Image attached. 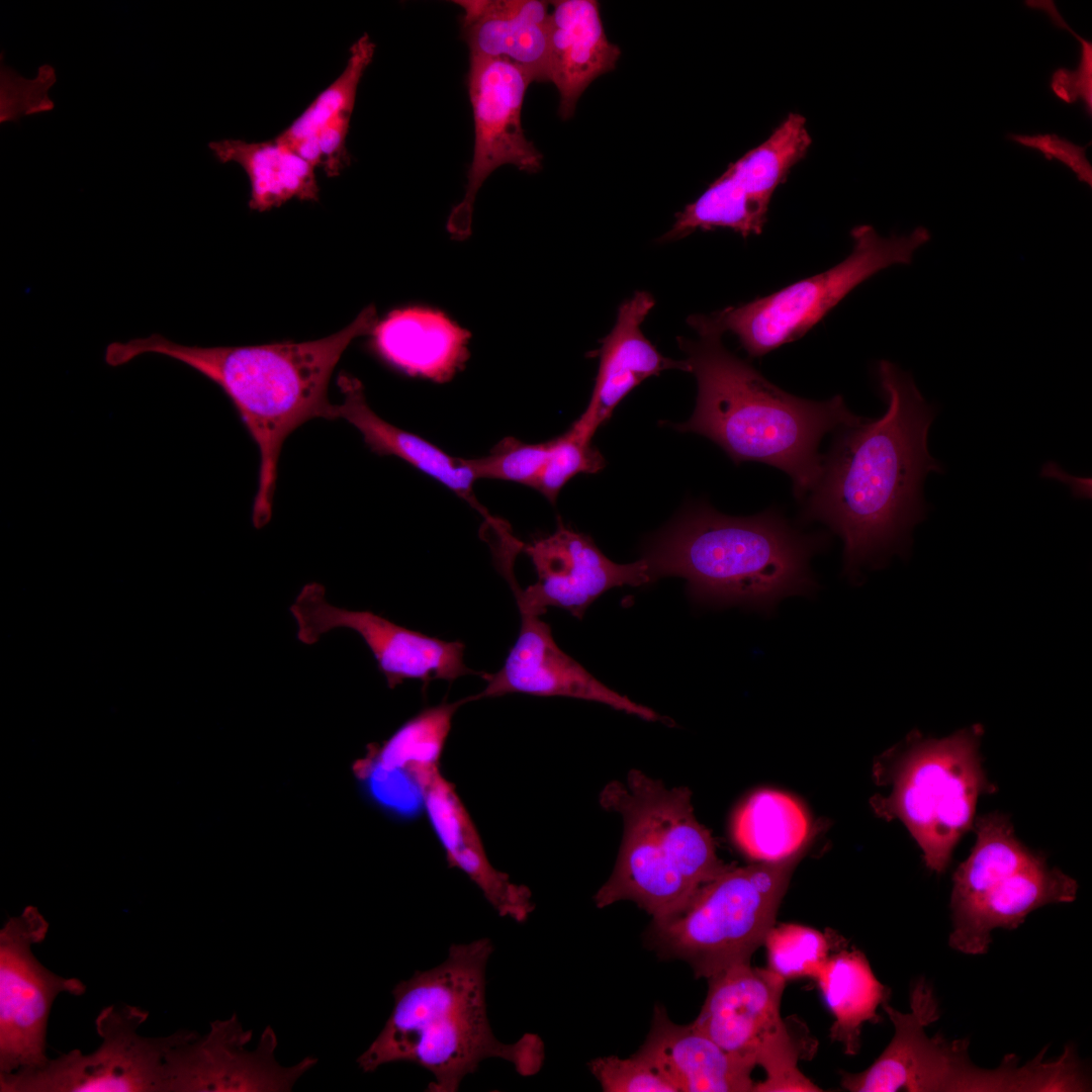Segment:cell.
Returning <instances> with one entry per match:
<instances>
[{"mask_svg":"<svg viewBox=\"0 0 1092 1092\" xmlns=\"http://www.w3.org/2000/svg\"><path fill=\"white\" fill-rule=\"evenodd\" d=\"M876 373L885 413L837 430L803 499V520L823 523L842 539L844 573L853 581L864 567L908 555L911 531L926 514L923 481L942 470L927 448L933 405L892 362L880 361Z\"/></svg>","mask_w":1092,"mask_h":1092,"instance_id":"1","label":"cell"},{"mask_svg":"<svg viewBox=\"0 0 1092 1092\" xmlns=\"http://www.w3.org/2000/svg\"><path fill=\"white\" fill-rule=\"evenodd\" d=\"M377 323L373 305L345 329L308 342L256 346L198 347L175 343L160 334L107 345L104 361L112 367L156 354L194 369L229 397L258 447L260 466L252 521L256 528L271 519L278 461L286 438L307 421L336 420L329 399L331 376L351 342L370 335Z\"/></svg>","mask_w":1092,"mask_h":1092,"instance_id":"2","label":"cell"},{"mask_svg":"<svg viewBox=\"0 0 1092 1092\" xmlns=\"http://www.w3.org/2000/svg\"><path fill=\"white\" fill-rule=\"evenodd\" d=\"M689 324L699 338H678V344L697 380L696 407L688 421L671 426L710 439L736 464L781 469L792 479L795 496L804 499L822 471V438L862 418L840 395L816 401L786 392L729 352L722 334L694 315Z\"/></svg>","mask_w":1092,"mask_h":1092,"instance_id":"3","label":"cell"},{"mask_svg":"<svg viewBox=\"0 0 1092 1092\" xmlns=\"http://www.w3.org/2000/svg\"><path fill=\"white\" fill-rule=\"evenodd\" d=\"M492 952L486 937L453 943L442 964L396 984L392 1011L357 1059L360 1069L374 1072L395 1062L418 1065L433 1076L429 1092H456L464 1077L491 1058L511 1063L524 1076L538 1072L543 1045L537 1036L525 1034L505 1043L490 1027L485 972Z\"/></svg>","mask_w":1092,"mask_h":1092,"instance_id":"4","label":"cell"},{"mask_svg":"<svg viewBox=\"0 0 1092 1092\" xmlns=\"http://www.w3.org/2000/svg\"><path fill=\"white\" fill-rule=\"evenodd\" d=\"M827 541L798 531L777 510L733 517L697 504L648 541L643 559L652 581L680 576L698 602L769 612L781 599L816 588L809 560Z\"/></svg>","mask_w":1092,"mask_h":1092,"instance_id":"5","label":"cell"},{"mask_svg":"<svg viewBox=\"0 0 1092 1092\" xmlns=\"http://www.w3.org/2000/svg\"><path fill=\"white\" fill-rule=\"evenodd\" d=\"M691 798L688 788L668 789L638 769L628 772L626 783L613 781L602 790L601 806L622 816L624 832L614 871L595 895L599 908L632 901L653 920L662 919L731 867L718 857Z\"/></svg>","mask_w":1092,"mask_h":1092,"instance_id":"6","label":"cell"},{"mask_svg":"<svg viewBox=\"0 0 1092 1092\" xmlns=\"http://www.w3.org/2000/svg\"><path fill=\"white\" fill-rule=\"evenodd\" d=\"M983 734L980 724L943 738L913 731L877 764V779L891 792L872 801L875 811L903 822L933 873L946 871L956 846L973 829L979 798L997 791L983 766Z\"/></svg>","mask_w":1092,"mask_h":1092,"instance_id":"7","label":"cell"},{"mask_svg":"<svg viewBox=\"0 0 1092 1092\" xmlns=\"http://www.w3.org/2000/svg\"><path fill=\"white\" fill-rule=\"evenodd\" d=\"M972 830L975 844L952 875L948 943L953 949L985 953L994 929H1015L1032 911L1076 899V880L1023 844L1005 814L978 816Z\"/></svg>","mask_w":1092,"mask_h":1092,"instance_id":"8","label":"cell"},{"mask_svg":"<svg viewBox=\"0 0 1092 1092\" xmlns=\"http://www.w3.org/2000/svg\"><path fill=\"white\" fill-rule=\"evenodd\" d=\"M797 856L730 867L703 886L679 911L653 920L651 937L665 956L686 961L697 977L711 978L750 963L776 924Z\"/></svg>","mask_w":1092,"mask_h":1092,"instance_id":"9","label":"cell"},{"mask_svg":"<svg viewBox=\"0 0 1092 1092\" xmlns=\"http://www.w3.org/2000/svg\"><path fill=\"white\" fill-rule=\"evenodd\" d=\"M850 236L851 253L827 271L750 302L697 317L722 335L732 333L749 356L761 357L803 337L873 275L893 265L910 264L914 253L930 240L924 226L907 235L882 237L872 225L860 224Z\"/></svg>","mask_w":1092,"mask_h":1092,"instance_id":"10","label":"cell"},{"mask_svg":"<svg viewBox=\"0 0 1092 1092\" xmlns=\"http://www.w3.org/2000/svg\"><path fill=\"white\" fill-rule=\"evenodd\" d=\"M704 1005L692 1024L765 1080L754 1091H820L798 1068L800 1041L781 1016L786 980L770 971L738 964L709 978Z\"/></svg>","mask_w":1092,"mask_h":1092,"instance_id":"11","label":"cell"},{"mask_svg":"<svg viewBox=\"0 0 1092 1092\" xmlns=\"http://www.w3.org/2000/svg\"><path fill=\"white\" fill-rule=\"evenodd\" d=\"M149 1012L107 1006L95 1019L100 1045L73 1050L42 1067L0 1073L1 1092H165V1057L176 1032L146 1037L138 1029Z\"/></svg>","mask_w":1092,"mask_h":1092,"instance_id":"12","label":"cell"},{"mask_svg":"<svg viewBox=\"0 0 1092 1092\" xmlns=\"http://www.w3.org/2000/svg\"><path fill=\"white\" fill-rule=\"evenodd\" d=\"M48 931L49 922L32 905L0 930V1073L47 1064V1025L56 997L86 991L82 981L51 972L32 953Z\"/></svg>","mask_w":1092,"mask_h":1092,"instance_id":"13","label":"cell"},{"mask_svg":"<svg viewBox=\"0 0 1092 1092\" xmlns=\"http://www.w3.org/2000/svg\"><path fill=\"white\" fill-rule=\"evenodd\" d=\"M533 81L517 65L469 56L467 88L474 119L473 157L465 194L451 211L447 231L455 240L471 233L476 194L486 178L503 165L529 173L542 168L543 155L523 130L521 111Z\"/></svg>","mask_w":1092,"mask_h":1092,"instance_id":"14","label":"cell"},{"mask_svg":"<svg viewBox=\"0 0 1092 1092\" xmlns=\"http://www.w3.org/2000/svg\"><path fill=\"white\" fill-rule=\"evenodd\" d=\"M810 145L805 118L790 113L764 142L731 164L698 199L675 215L663 241L716 228L731 229L743 237L761 234L775 190Z\"/></svg>","mask_w":1092,"mask_h":1092,"instance_id":"15","label":"cell"},{"mask_svg":"<svg viewBox=\"0 0 1092 1092\" xmlns=\"http://www.w3.org/2000/svg\"><path fill=\"white\" fill-rule=\"evenodd\" d=\"M289 611L296 621L297 639L304 644H314L324 634L339 628L359 634L389 689L406 679L421 680L427 687L434 679L451 682L466 674H482L465 665L464 644L460 641L430 637L371 611L333 606L326 600L325 586L318 582L304 584Z\"/></svg>","mask_w":1092,"mask_h":1092,"instance_id":"16","label":"cell"},{"mask_svg":"<svg viewBox=\"0 0 1092 1092\" xmlns=\"http://www.w3.org/2000/svg\"><path fill=\"white\" fill-rule=\"evenodd\" d=\"M252 1036L236 1014L211 1022L204 1036L177 1031L165 1057V1092L290 1091L317 1062L306 1057L292 1067H281L274 1058L277 1037L272 1027L265 1028L257 1050L250 1052L245 1046Z\"/></svg>","mask_w":1092,"mask_h":1092,"instance_id":"17","label":"cell"},{"mask_svg":"<svg viewBox=\"0 0 1092 1092\" xmlns=\"http://www.w3.org/2000/svg\"><path fill=\"white\" fill-rule=\"evenodd\" d=\"M537 573V581L522 589L511 584L520 613L540 616L549 607L582 618L585 610L607 590L639 586L652 581L646 561L641 558L620 564L609 559L588 535L565 527L559 520L556 530L525 544Z\"/></svg>","mask_w":1092,"mask_h":1092,"instance_id":"18","label":"cell"},{"mask_svg":"<svg viewBox=\"0 0 1092 1092\" xmlns=\"http://www.w3.org/2000/svg\"><path fill=\"white\" fill-rule=\"evenodd\" d=\"M518 638L504 665L482 672L486 686L469 701L522 693L538 697H567L598 702L647 721H663L656 712L637 704L592 675L555 643L551 628L539 616L520 613Z\"/></svg>","mask_w":1092,"mask_h":1092,"instance_id":"19","label":"cell"},{"mask_svg":"<svg viewBox=\"0 0 1092 1092\" xmlns=\"http://www.w3.org/2000/svg\"><path fill=\"white\" fill-rule=\"evenodd\" d=\"M655 304L647 291H637L619 307L615 326L592 356L599 358L594 390L582 415L571 425L592 440L618 404L640 383L670 369L688 371L686 360L661 355L641 326Z\"/></svg>","mask_w":1092,"mask_h":1092,"instance_id":"20","label":"cell"},{"mask_svg":"<svg viewBox=\"0 0 1092 1092\" xmlns=\"http://www.w3.org/2000/svg\"><path fill=\"white\" fill-rule=\"evenodd\" d=\"M469 56L510 62L534 82L549 81L550 2L460 0Z\"/></svg>","mask_w":1092,"mask_h":1092,"instance_id":"21","label":"cell"},{"mask_svg":"<svg viewBox=\"0 0 1092 1092\" xmlns=\"http://www.w3.org/2000/svg\"><path fill=\"white\" fill-rule=\"evenodd\" d=\"M682 1092L754 1091L752 1066L727 1053L692 1023L672 1022L656 1007L650 1031L637 1052Z\"/></svg>","mask_w":1092,"mask_h":1092,"instance_id":"22","label":"cell"},{"mask_svg":"<svg viewBox=\"0 0 1092 1092\" xmlns=\"http://www.w3.org/2000/svg\"><path fill=\"white\" fill-rule=\"evenodd\" d=\"M370 335L373 350L386 363L435 382L450 380L469 357V333L430 307L394 309L376 323Z\"/></svg>","mask_w":1092,"mask_h":1092,"instance_id":"23","label":"cell"},{"mask_svg":"<svg viewBox=\"0 0 1092 1092\" xmlns=\"http://www.w3.org/2000/svg\"><path fill=\"white\" fill-rule=\"evenodd\" d=\"M550 4L549 82L559 92V116L569 119L587 86L616 68L621 51L605 34L597 1Z\"/></svg>","mask_w":1092,"mask_h":1092,"instance_id":"24","label":"cell"},{"mask_svg":"<svg viewBox=\"0 0 1092 1092\" xmlns=\"http://www.w3.org/2000/svg\"><path fill=\"white\" fill-rule=\"evenodd\" d=\"M338 385L342 402L337 404L338 419H344L362 435L365 444L379 455H393L439 481L468 503L484 519L486 526L497 522L480 505L473 490L477 480L467 459L456 458L422 437L404 431L380 418L368 404L359 379L341 373Z\"/></svg>","mask_w":1092,"mask_h":1092,"instance_id":"25","label":"cell"},{"mask_svg":"<svg viewBox=\"0 0 1092 1092\" xmlns=\"http://www.w3.org/2000/svg\"><path fill=\"white\" fill-rule=\"evenodd\" d=\"M208 148L218 162H235L245 170L251 183V209L266 211L292 198L318 199L314 167L276 141L226 139L210 142Z\"/></svg>","mask_w":1092,"mask_h":1092,"instance_id":"26","label":"cell"},{"mask_svg":"<svg viewBox=\"0 0 1092 1092\" xmlns=\"http://www.w3.org/2000/svg\"><path fill=\"white\" fill-rule=\"evenodd\" d=\"M815 980L834 1017L830 1037L841 1043L846 1055H856L863 1025L881 1019L877 1010L887 1003L890 989L877 979L858 949L829 956Z\"/></svg>","mask_w":1092,"mask_h":1092,"instance_id":"27","label":"cell"},{"mask_svg":"<svg viewBox=\"0 0 1092 1092\" xmlns=\"http://www.w3.org/2000/svg\"><path fill=\"white\" fill-rule=\"evenodd\" d=\"M809 830V818L799 802L775 790L753 793L739 806L732 822L735 842L758 862L795 855Z\"/></svg>","mask_w":1092,"mask_h":1092,"instance_id":"28","label":"cell"},{"mask_svg":"<svg viewBox=\"0 0 1092 1092\" xmlns=\"http://www.w3.org/2000/svg\"><path fill=\"white\" fill-rule=\"evenodd\" d=\"M468 698L430 707L402 724L380 747L364 759L386 770L400 771L416 782L439 768V761L458 708Z\"/></svg>","mask_w":1092,"mask_h":1092,"instance_id":"29","label":"cell"},{"mask_svg":"<svg viewBox=\"0 0 1092 1092\" xmlns=\"http://www.w3.org/2000/svg\"><path fill=\"white\" fill-rule=\"evenodd\" d=\"M374 52L375 43L364 33L351 46L342 74L274 141L290 147L300 140L317 136L318 131L341 113L353 112L359 82L372 62Z\"/></svg>","mask_w":1092,"mask_h":1092,"instance_id":"30","label":"cell"},{"mask_svg":"<svg viewBox=\"0 0 1092 1092\" xmlns=\"http://www.w3.org/2000/svg\"><path fill=\"white\" fill-rule=\"evenodd\" d=\"M449 868L460 870L481 891L485 900L502 917L524 922L534 910L528 887L511 881L489 861L482 841L460 847L446 855Z\"/></svg>","mask_w":1092,"mask_h":1092,"instance_id":"31","label":"cell"},{"mask_svg":"<svg viewBox=\"0 0 1092 1092\" xmlns=\"http://www.w3.org/2000/svg\"><path fill=\"white\" fill-rule=\"evenodd\" d=\"M768 968L785 980L815 979L829 958V941L822 932L801 924L781 923L767 932Z\"/></svg>","mask_w":1092,"mask_h":1092,"instance_id":"32","label":"cell"},{"mask_svg":"<svg viewBox=\"0 0 1092 1092\" xmlns=\"http://www.w3.org/2000/svg\"><path fill=\"white\" fill-rule=\"evenodd\" d=\"M431 825L445 855L480 842V836L453 785L439 768L417 782Z\"/></svg>","mask_w":1092,"mask_h":1092,"instance_id":"33","label":"cell"},{"mask_svg":"<svg viewBox=\"0 0 1092 1092\" xmlns=\"http://www.w3.org/2000/svg\"><path fill=\"white\" fill-rule=\"evenodd\" d=\"M606 466L602 453L571 426L551 440L548 460L534 488L554 504L561 488L575 475L593 474Z\"/></svg>","mask_w":1092,"mask_h":1092,"instance_id":"34","label":"cell"},{"mask_svg":"<svg viewBox=\"0 0 1092 1092\" xmlns=\"http://www.w3.org/2000/svg\"><path fill=\"white\" fill-rule=\"evenodd\" d=\"M550 449L551 440L532 444L508 437L488 455L467 460L477 479L513 481L534 488Z\"/></svg>","mask_w":1092,"mask_h":1092,"instance_id":"35","label":"cell"},{"mask_svg":"<svg viewBox=\"0 0 1092 1092\" xmlns=\"http://www.w3.org/2000/svg\"><path fill=\"white\" fill-rule=\"evenodd\" d=\"M56 81L51 65L39 66L36 78L28 80L1 62L0 121L18 123L22 116L53 110L55 104L48 93Z\"/></svg>","mask_w":1092,"mask_h":1092,"instance_id":"36","label":"cell"},{"mask_svg":"<svg viewBox=\"0 0 1092 1092\" xmlns=\"http://www.w3.org/2000/svg\"><path fill=\"white\" fill-rule=\"evenodd\" d=\"M590 1070L607 1092H677L637 1053L627 1059L617 1056L598 1058L590 1063Z\"/></svg>","mask_w":1092,"mask_h":1092,"instance_id":"37","label":"cell"},{"mask_svg":"<svg viewBox=\"0 0 1092 1092\" xmlns=\"http://www.w3.org/2000/svg\"><path fill=\"white\" fill-rule=\"evenodd\" d=\"M1026 5L1040 8L1051 17L1053 23L1067 29L1081 44V57L1076 70L1060 68L1052 76L1051 86L1054 93L1067 103L1082 99L1086 113L1092 115V43L1077 34L1063 19L1053 1H1027Z\"/></svg>","mask_w":1092,"mask_h":1092,"instance_id":"38","label":"cell"},{"mask_svg":"<svg viewBox=\"0 0 1092 1092\" xmlns=\"http://www.w3.org/2000/svg\"><path fill=\"white\" fill-rule=\"evenodd\" d=\"M1008 139L1024 147L1040 151L1046 159L1055 158L1061 161L1077 175L1079 181L1092 186V167L1086 157L1087 146H1077L1054 133L1034 135L1010 133Z\"/></svg>","mask_w":1092,"mask_h":1092,"instance_id":"39","label":"cell"},{"mask_svg":"<svg viewBox=\"0 0 1092 1092\" xmlns=\"http://www.w3.org/2000/svg\"><path fill=\"white\" fill-rule=\"evenodd\" d=\"M352 112H344L330 121L317 133L322 153V167L330 177L337 176L350 164L351 157L346 148Z\"/></svg>","mask_w":1092,"mask_h":1092,"instance_id":"40","label":"cell"}]
</instances>
